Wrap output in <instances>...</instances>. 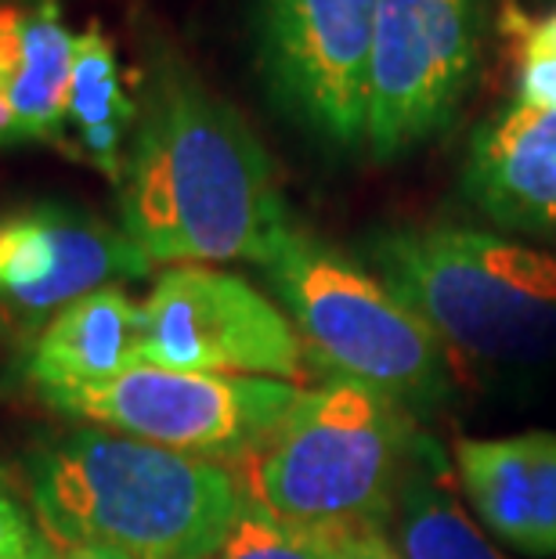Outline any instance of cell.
Masks as SVG:
<instances>
[{"instance_id": "cell-1", "label": "cell", "mask_w": 556, "mask_h": 559, "mask_svg": "<svg viewBox=\"0 0 556 559\" xmlns=\"http://www.w3.org/2000/svg\"><path fill=\"white\" fill-rule=\"evenodd\" d=\"M120 228L152 264L264 267L293 228L253 127L156 47L120 177Z\"/></svg>"}, {"instance_id": "cell-2", "label": "cell", "mask_w": 556, "mask_h": 559, "mask_svg": "<svg viewBox=\"0 0 556 559\" xmlns=\"http://www.w3.org/2000/svg\"><path fill=\"white\" fill-rule=\"evenodd\" d=\"M29 502L51 545H116L138 559H210L246 506L239 473L87 426L29 462Z\"/></svg>"}, {"instance_id": "cell-3", "label": "cell", "mask_w": 556, "mask_h": 559, "mask_svg": "<svg viewBox=\"0 0 556 559\" xmlns=\"http://www.w3.org/2000/svg\"><path fill=\"white\" fill-rule=\"evenodd\" d=\"M409 415L398 401L343 379L300 390L275 430L235 466L246 502L311 534L383 531L423 440Z\"/></svg>"}, {"instance_id": "cell-4", "label": "cell", "mask_w": 556, "mask_h": 559, "mask_svg": "<svg viewBox=\"0 0 556 559\" xmlns=\"http://www.w3.org/2000/svg\"><path fill=\"white\" fill-rule=\"evenodd\" d=\"M365 257L448 350L502 365L556 358V257L546 249L427 224L369 235Z\"/></svg>"}, {"instance_id": "cell-5", "label": "cell", "mask_w": 556, "mask_h": 559, "mask_svg": "<svg viewBox=\"0 0 556 559\" xmlns=\"http://www.w3.org/2000/svg\"><path fill=\"white\" fill-rule=\"evenodd\" d=\"M264 267L297 329L304 358L329 379L376 390L409 412L448 397L452 350L340 249L293 224Z\"/></svg>"}, {"instance_id": "cell-6", "label": "cell", "mask_w": 556, "mask_h": 559, "mask_svg": "<svg viewBox=\"0 0 556 559\" xmlns=\"http://www.w3.org/2000/svg\"><path fill=\"white\" fill-rule=\"evenodd\" d=\"M481 0H380L369 55L365 145L398 159L456 120L481 69Z\"/></svg>"}, {"instance_id": "cell-7", "label": "cell", "mask_w": 556, "mask_h": 559, "mask_svg": "<svg viewBox=\"0 0 556 559\" xmlns=\"http://www.w3.org/2000/svg\"><path fill=\"white\" fill-rule=\"evenodd\" d=\"M297 394L300 386L286 379L134 365L109 386L69 397L58 408L145 444L239 466L275 430Z\"/></svg>"}, {"instance_id": "cell-8", "label": "cell", "mask_w": 556, "mask_h": 559, "mask_svg": "<svg viewBox=\"0 0 556 559\" xmlns=\"http://www.w3.org/2000/svg\"><path fill=\"white\" fill-rule=\"evenodd\" d=\"M141 365L300 383L307 358L289 314L250 282L206 264L167 267L145 300Z\"/></svg>"}, {"instance_id": "cell-9", "label": "cell", "mask_w": 556, "mask_h": 559, "mask_svg": "<svg viewBox=\"0 0 556 559\" xmlns=\"http://www.w3.org/2000/svg\"><path fill=\"white\" fill-rule=\"evenodd\" d=\"M380 0H257L260 69L275 102L333 148L365 145Z\"/></svg>"}, {"instance_id": "cell-10", "label": "cell", "mask_w": 556, "mask_h": 559, "mask_svg": "<svg viewBox=\"0 0 556 559\" xmlns=\"http://www.w3.org/2000/svg\"><path fill=\"white\" fill-rule=\"evenodd\" d=\"M149 271L152 260L130 235L91 210L33 202L0 213V307L26 321Z\"/></svg>"}, {"instance_id": "cell-11", "label": "cell", "mask_w": 556, "mask_h": 559, "mask_svg": "<svg viewBox=\"0 0 556 559\" xmlns=\"http://www.w3.org/2000/svg\"><path fill=\"white\" fill-rule=\"evenodd\" d=\"M463 188L499 228L556 235V112L513 105L481 123Z\"/></svg>"}, {"instance_id": "cell-12", "label": "cell", "mask_w": 556, "mask_h": 559, "mask_svg": "<svg viewBox=\"0 0 556 559\" xmlns=\"http://www.w3.org/2000/svg\"><path fill=\"white\" fill-rule=\"evenodd\" d=\"M456 477L473 513L520 552H556V433L459 440Z\"/></svg>"}, {"instance_id": "cell-13", "label": "cell", "mask_w": 556, "mask_h": 559, "mask_svg": "<svg viewBox=\"0 0 556 559\" xmlns=\"http://www.w3.org/2000/svg\"><path fill=\"white\" fill-rule=\"evenodd\" d=\"M141 336L145 304L123 285H105L44 321L29 347V379L58 408L141 365Z\"/></svg>"}, {"instance_id": "cell-14", "label": "cell", "mask_w": 556, "mask_h": 559, "mask_svg": "<svg viewBox=\"0 0 556 559\" xmlns=\"http://www.w3.org/2000/svg\"><path fill=\"white\" fill-rule=\"evenodd\" d=\"M383 534L405 559H506L456 502L434 440L427 437L401 477Z\"/></svg>"}, {"instance_id": "cell-15", "label": "cell", "mask_w": 556, "mask_h": 559, "mask_svg": "<svg viewBox=\"0 0 556 559\" xmlns=\"http://www.w3.org/2000/svg\"><path fill=\"white\" fill-rule=\"evenodd\" d=\"M138 123V102L127 94L120 58L102 29V22H87L73 40V80H69V116L66 130L76 134V148L94 170H102L113 185H120L127 145Z\"/></svg>"}, {"instance_id": "cell-16", "label": "cell", "mask_w": 556, "mask_h": 559, "mask_svg": "<svg viewBox=\"0 0 556 559\" xmlns=\"http://www.w3.org/2000/svg\"><path fill=\"white\" fill-rule=\"evenodd\" d=\"M73 40L62 0H33L22 19V66L8 109L26 141H62L73 80Z\"/></svg>"}, {"instance_id": "cell-17", "label": "cell", "mask_w": 556, "mask_h": 559, "mask_svg": "<svg viewBox=\"0 0 556 559\" xmlns=\"http://www.w3.org/2000/svg\"><path fill=\"white\" fill-rule=\"evenodd\" d=\"M210 559H329L322 534L300 531L253 502L242 506L221 549Z\"/></svg>"}, {"instance_id": "cell-18", "label": "cell", "mask_w": 556, "mask_h": 559, "mask_svg": "<svg viewBox=\"0 0 556 559\" xmlns=\"http://www.w3.org/2000/svg\"><path fill=\"white\" fill-rule=\"evenodd\" d=\"M51 552L55 545L47 542V534L37 531V523L0 480V559H51Z\"/></svg>"}, {"instance_id": "cell-19", "label": "cell", "mask_w": 556, "mask_h": 559, "mask_svg": "<svg viewBox=\"0 0 556 559\" xmlns=\"http://www.w3.org/2000/svg\"><path fill=\"white\" fill-rule=\"evenodd\" d=\"M528 109L556 112V55H517V102Z\"/></svg>"}, {"instance_id": "cell-20", "label": "cell", "mask_w": 556, "mask_h": 559, "mask_svg": "<svg viewBox=\"0 0 556 559\" xmlns=\"http://www.w3.org/2000/svg\"><path fill=\"white\" fill-rule=\"evenodd\" d=\"M329 559H405L380 527H362V531H336L322 534Z\"/></svg>"}, {"instance_id": "cell-21", "label": "cell", "mask_w": 556, "mask_h": 559, "mask_svg": "<svg viewBox=\"0 0 556 559\" xmlns=\"http://www.w3.org/2000/svg\"><path fill=\"white\" fill-rule=\"evenodd\" d=\"M556 55V11L542 22H520L517 26V55Z\"/></svg>"}, {"instance_id": "cell-22", "label": "cell", "mask_w": 556, "mask_h": 559, "mask_svg": "<svg viewBox=\"0 0 556 559\" xmlns=\"http://www.w3.org/2000/svg\"><path fill=\"white\" fill-rule=\"evenodd\" d=\"M51 559H138L116 545H102V542H84V545H55Z\"/></svg>"}, {"instance_id": "cell-23", "label": "cell", "mask_w": 556, "mask_h": 559, "mask_svg": "<svg viewBox=\"0 0 556 559\" xmlns=\"http://www.w3.org/2000/svg\"><path fill=\"white\" fill-rule=\"evenodd\" d=\"M19 141H26V138H22V130L15 123V116H11V109L0 102V145H19Z\"/></svg>"}]
</instances>
